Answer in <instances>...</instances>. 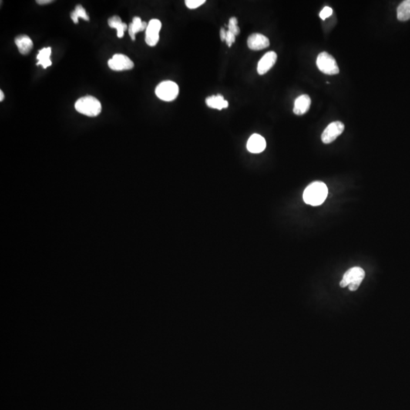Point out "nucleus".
<instances>
[{
	"instance_id": "obj_8",
	"label": "nucleus",
	"mask_w": 410,
	"mask_h": 410,
	"mask_svg": "<svg viewBox=\"0 0 410 410\" xmlns=\"http://www.w3.org/2000/svg\"><path fill=\"white\" fill-rule=\"evenodd\" d=\"M162 24L158 19H152L148 23L146 29L145 41L150 47H154L159 39V31L161 29Z\"/></svg>"
},
{
	"instance_id": "obj_26",
	"label": "nucleus",
	"mask_w": 410,
	"mask_h": 410,
	"mask_svg": "<svg viewBox=\"0 0 410 410\" xmlns=\"http://www.w3.org/2000/svg\"><path fill=\"white\" fill-rule=\"evenodd\" d=\"M4 93L2 91H0V101H2L4 100Z\"/></svg>"
},
{
	"instance_id": "obj_24",
	"label": "nucleus",
	"mask_w": 410,
	"mask_h": 410,
	"mask_svg": "<svg viewBox=\"0 0 410 410\" xmlns=\"http://www.w3.org/2000/svg\"><path fill=\"white\" fill-rule=\"evenodd\" d=\"M226 32H227V31H225L224 28H222L221 29H220V39H221L222 41H226Z\"/></svg>"
},
{
	"instance_id": "obj_25",
	"label": "nucleus",
	"mask_w": 410,
	"mask_h": 410,
	"mask_svg": "<svg viewBox=\"0 0 410 410\" xmlns=\"http://www.w3.org/2000/svg\"><path fill=\"white\" fill-rule=\"evenodd\" d=\"M36 2L39 5H48V4L51 3L53 1L52 0H38Z\"/></svg>"
},
{
	"instance_id": "obj_19",
	"label": "nucleus",
	"mask_w": 410,
	"mask_h": 410,
	"mask_svg": "<svg viewBox=\"0 0 410 410\" xmlns=\"http://www.w3.org/2000/svg\"><path fill=\"white\" fill-rule=\"evenodd\" d=\"M83 18L85 21H89L90 18L87 14L86 11L82 5H78L75 7V10L71 13V18L75 24H78V18Z\"/></svg>"
},
{
	"instance_id": "obj_15",
	"label": "nucleus",
	"mask_w": 410,
	"mask_h": 410,
	"mask_svg": "<svg viewBox=\"0 0 410 410\" xmlns=\"http://www.w3.org/2000/svg\"><path fill=\"white\" fill-rule=\"evenodd\" d=\"M148 25V23L142 21L139 17H135L129 26V36L131 37L132 41H135L137 33L146 30Z\"/></svg>"
},
{
	"instance_id": "obj_6",
	"label": "nucleus",
	"mask_w": 410,
	"mask_h": 410,
	"mask_svg": "<svg viewBox=\"0 0 410 410\" xmlns=\"http://www.w3.org/2000/svg\"><path fill=\"white\" fill-rule=\"evenodd\" d=\"M345 126L340 121L331 122L327 125L321 135V141L324 144H330L337 139L344 132Z\"/></svg>"
},
{
	"instance_id": "obj_20",
	"label": "nucleus",
	"mask_w": 410,
	"mask_h": 410,
	"mask_svg": "<svg viewBox=\"0 0 410 410\" xmlns=\"http://www.w3.org/2000/svg\"><path fill=\"white\" fill-rule=\"evenodd\" d=\"M228 31L231 32L232 34H234L235 36L239 35L240 33V29L238 26V20L236 17H232L229 21V25H228Z\"/></svg>"
},
{
	"instance_id": "obj_10",
	"label": "nucleus",
	"mask_w": 410,
	"mask_h": 410,
	"mask_svg": "<svg viewBox=\"0 0 410 410\" xmlns=\"http://www.w3.org/2000/svg\"><path fill=\"white\" fill-rule=\"evenodd\" d=\"M248 47L253 51H261L268 48L270 41L267 37L261 34H253L248 39Z\"/></svg>"
},
{
	"instance_id": "obj_14",
	"label": "nucleus",
	"mask_w": 410,
	"mask_h": 410,
	"mask_svg": "<svg viewBox=\"0 0 410 410\" xmlns=\"http://www.w3.org/2000/svg\"><path fill=\"white\" fill-rule=\"evenodd\" d=\"M205 102L208 107L219 109V110L226 109L229 106L227 101L220 95L208 97Z\"/></svg>"
},
{
	"instance_id": "obj_16",
	"label": "nucleus",
	"mask_w": 410,
	"mask_h": 410,
	"mask_svg": "<svg viewBox=\"0 0 410 410\" xmlns=\"http://www.w3.org/2000/svg\"><path fill=\"white\" fill-rule=\"evenodd\" d=\"M108 25L111 28H115L117 31V37L122 38L124 36V32L127 30V25L123 23L120 17L114 15L108 20Z\"/></svg>"
},
{
	"instance_id": "obj_5",
	"label": "nucleus",
	"mask_w": 410,
	"mask_h": 410,
	"mask_svg": "<svg viewBox=\"0 0 410 410\" xmlns=\"http://www.w3.org/2000/svg\"><path fill=\"white\" fill-rule=\"evenodd\" d=\"M317 66L319 70L326 75H337L340 72L337 61L327 52H322L317 55Z\"/></svg>"
},
{
	"instance_id": "obj_2",
	"label": "nucleus",
	"mask_w": 410,
	"mask_h": 410,
	"mask_svg": "<svg viewBox=\"0 0 410 410\" xmlns=\"http://www.w3.org/2000/svg\"><path fill=\"white\" fill-rule=\"evenodd\" d=\"M75 108L79 113L90 117H95L100 115L102 110L101 102L93 96L83 97L75 102Z\"/></svg>"
},
{
	"instance_id": "obj_1",
	"label": "nucleus",
	"mask_w": 410,
	"mask_h": 410,
	"mask_svg": "<svg viewBox=\"0 0 410 410\" xmlns=\"http://www.w3.org/2000/svg\"><path fill=\"white\" fill-rule=\"evenodd\" d=\"M328 195V189L324 182L316 181L306 188L303 200L307 205L318 206L324 203Z\"/></svg>"
},
{
	"instance_id": "obj_18",
	"label": "nucleus",
	"mask_w": 410,
	"mask_h": 410,
	"mask_svg": "<svg viewBox=\"0 0 410 410\" xmlns=\"http://www.w3.org/2000/svg\"><path fill=\"white\" fill-rule=\"evenodd\" d=\"M397 18L405 21L410 19V0H405L397 8Z\"/></svg>"
},
{
	"instance_id": "obj_23",
	"label": "nucleus",
	"mask_w": 410,
	"mask_h": 410,
	"mask_svg": "<svg viewBox=\"0 0 410 410\" xmlns=\"http://www.w3.org/2000/svg\"><path fill=\"white\" fill-rule=\"evenodd\" d=\"M226 41V44H227L228 47H229V48H230V47H231L232 46V44H233V43H235V41H236V36H235L234 34H232L231 32H230V31H228L227 32H226V41Z\"/></svg>"
},
{
	"instance_id": "obj_7",
	"label": "nucleus",
	"mask_w": 410,
	"mask_h": 410,
	"mask_svg": "<svg viewBox=\"0 0 410 410\" xmlns=\"http://www.w3.org/2000/svg\"><path fill=\"white\" fill-rule=\"evenodd\" d=\"M109 68L113 71L130 70L134 68V62L123 54H115L108 61Z\"/></svg>"
},
{
	"instance_id": "obj_9",
	"label": "nucleus",
	"mask_w": 410,
	"mask_h": 410,
	"mask_svg": "<svg viewBox=\"0 0 410 410\" xmlns=\"http://www.w3.org/2000/svg\"><path fill=\"white\" fill-rule=\"evenodd\" d=\"M277 55L275 52L270 51L264 54L257 64V71L259 75L267 73L277 62Z\"/></svg>"
},
{
	"instance_id": "obj_3",
	"label": "nucleus",
	"mask_w": 410,
	"mask_h": 410,
	"mask_svg": "<svg viewBox=\"0 0 410 410\" xmlns=\"http://www.w3.org/2000/svg\"><path fill=\"white\" fill-rule=\"evenodd\" d=\"M365 273L364 270L359 267H354L350 268L344 273V277L340 283V287H346L348 286L350 291H356L358 290L362 280H364Z\"/></svg>"
},
{
	"instance_id": "obj_17",
	"label": "nucleus",
	"mask_w": 410,
	"mask_h": 410,
	"mask_svg": "<svg viewBox=\"0 0 410 410\" xmlns=\"http://www.w3.org/2000/svg\"><path fill=\"white\" fill-rule=\"evenodd\" d=\"M52 50L51 48H44L39 51L37 59L38 62L37 65H42L43 68H47L52 65V61L51 60V55Z\"/></svg>"
},
{
	"instance_id": "obj_12",
	"label": "nucleus",
	"mask_w": 410,
	"mask_h": 410,
	"mask_svg": "<svg viewBox=\"0 0 410 410\" xmlns=\"http://www.w3.org/2000/svg\"><path fill=\"white\" fill-rule=\"evenodd\" d=\"M311 106V98L308 95H303L295 101L293 112L296 115L302 116L309 110Z\"/></svg>"
},
{
	"instance_id": "obj_4",
	"label": "nucleus",
	"mask_w": 410,
	"mask_h": 410,
	"mask_svg": "<svg viewBox=\"0 0 410 410\" xmlns=\"http://www.w3.org/2000/svg\"><path fill=\"white\" fill-rule=\"evenodd\" d=\"M179 89L177 84L171 81H165L157 85L155 90L156 97L161 101L170 102L176 99Z\"/></svg>"
},
{
	"instance_id": "obj_11",
	"label": "nucleus",
	"mask_w": 410,
	"mask_h": 410,
	"mask_svg": "<svg viewBox=\"0 0 410 410\" xmlns=\"http://www.w3.org/2000/svg\"><path fill=\"white\" fill-rule=\"evenodd\" d=\"M246 146H247L248 151L251 153H260V152H264L266 148V141L261 135L254 134L249 138Z\"/></svg>"
},
{
	"instance_id": "obj_13",
	"label": "nucleus",
	"mask_w": 410,
	"mask_h": 410,
	"mask_svg": "<svg viewBox=\"0 0 410 410\" xmlns=\"http://www.w3.org/2000/svg\"><path fill=\"white\" fill-rule=\"evenodd\" d=\"M15 43L18 48L20 53L22 55H28L32 50L34 44L29 37L25 34H21L15 39Z\"/></svg>"
},
{
	"instance_id": "obj_21",
	"label": "nucleus",
	"mask_w": 410,
	"mask_h": 410,
	"mask_svg": "<svg viewBox=\"0 0 410 410\" xmlns=\"http://www.w3.org/2000/svg\"><path fill=\"white\" fill-rule=\"evenodd\" d=\"M205 2V0H187L186 1V5L190 9H195L203 5Z\"/></svg>"
},
{
	"instance_id": "obj_22",
	"label": "nucleus",
	"mask_w": 410,
	"mask_h": 410,
	"mask_svg": "<svg viewBox=\"0 0 410 410\" xmlns=\"http://www.w3.org/2000/svg\"><path fill=\"white\" fill-rule=\"evenodd\" d=\"M333 14V9L330 7H324L322 11L320 13V18L322 20H325L326 18H329L330 15Z\"/></svg>"
}]
</instances>
